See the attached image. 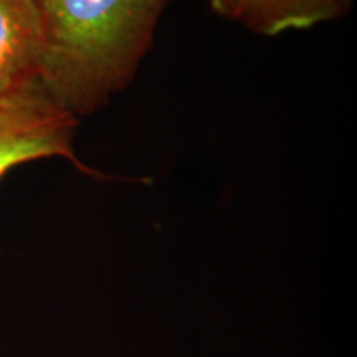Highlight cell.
Instances as JSON below:
<instances>
[{
    "label": "cell",
    "mask_w": 357,
    "mask_h": 357,
    "mask_svg": "<svg viewBox=\"0 0 357 357\" xmlns=\"http://www.w3.org/2000/svg\"><path fill=\"white\" fill-rule=\"evenodd\" d=\"M40 65L42 26L33 0H0V100L40 86Z\"/></svg>",
    "instance_id": "3"
},
{
    "label": "cell",
    "mask_w": 357,
    "mask_h": 357,
    "mask_svg": "<svg viewBox=\"0 0 357 357\" xmlns=\"http://www.w3.org/2000/svg\"><path fill=\"white\" fill-rule=\"evenodd\" d=\"M169 0H33L42 26L40 82L79 119L131 83Z\"/></svg>",
    "instance_id": "1"
},
{
    "label": "cell",
    "mask_w": 357,
    "mask_h": 357,
    "mask_svg": "<svg viewBox=\"0 0 357 357\" xmlns=\"http://www.w3.org/2000/svg\"><path fill=\"white\" fill-rule=\"evenodd\" d=\"M213 10L252 32L276 37L336 20L354 0H208Z\"/></svg>",
    "instance_id": "4"
},
{
    "label": "cell",
    "mask_w": 357,
    "mask_h": 357,
    "mask_svg": "<svg viewBox=\"0 0 357 357\" xmlns=\"http://www.w3.org/2000/svg\"><path fill=\"white\" fill-rule=\"evenodd\" d=\"M77 124L42 84L0 100V178L20 164L47 158L68 159L91 172L75 155Z\"/></svg>",
    "instance_id": "2"
}]
</instances>
